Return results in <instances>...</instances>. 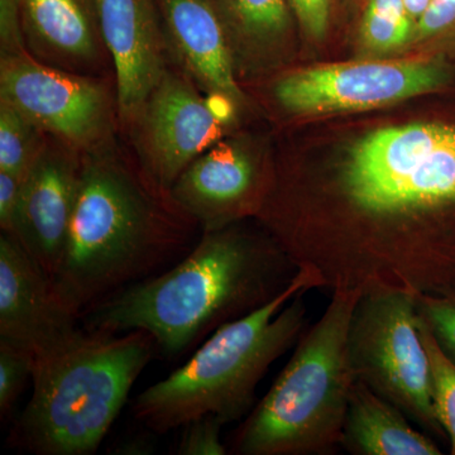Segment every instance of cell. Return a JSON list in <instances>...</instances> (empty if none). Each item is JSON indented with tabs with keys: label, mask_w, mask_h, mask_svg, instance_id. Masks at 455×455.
Returning <instances> with one entry per match:
<instances>
[{
	"label": "cell",
	"mask_w": 455,
	"mask_h": 455,
	"mask_svg": "<svg viewBox=\"0 0 455 455\" xmlns=\"http://www.w3.org/2000/svg\"><path fill=\"white\" fill-rule=\"evenodd\" d=\"M455 28V0H433L430 7L416 22V40H427Z\"/></svg>",
	"instance_id": "obj_24"
},
{
	"label": "cell",
	"mask_w": 455,
	"mask_h": 455,
	"mask_svg": "<svg viewBox=\"0 0 455 455\" xmlns=\"http://www.w3.org/2000/svg\"><path fill=\"white\" fill-rule=\"evenodd\" d=\"M229 99H204L180 77L164 75L142 112L147 176L164 190L220 140L232 116Z\"/></svg>",
	"instance_id": "obj_8"
},
{
	"label": "cell",
	"mask_w": 455,
	"mask_h": 455,
	"mask_svg": "<svg viewBox=\"0 0 455 455\" xmlns=\"http://www.w3.org/2000/svg\"><path fill=\"white\" fill-rule=\"evenodd\" d=\"M447 79V68L440 62H350L287 75L275 86V95L295 114L353 112L433 92Z\"/></svg>",
	"instance_id": "obj_7"
},
{
	"label": "cell",
	"mask_w": 455,
	"mask_h": 455,
	"mask_svg": "<svg viewBox=\"0 0 455 455\" xmlns=\"http://www.w3.org/2000/svg\"><path fill=\"white\" fill-rule=\"evenodd\" d=\"M302 28L311 37L323 38L328 29L331 0H290Z\"/></svg>",
	"instance_id": "obj_25"
},
{
	"label": "cell",
	"mask_w": 455,
	"mask_h": 455,
	"mask_svg": "<svg viewBox=\"0 0 455 455\" xmlns=\"http://www.w3.org/2000/svg\"><path fill=\"white\" fill-rule=\"evenodd\" d=\"M419 331L429 357L434 411L451 442V453L455 455V361L440 347L420 314Z\"/></svg>",
	"instance_id": "obj_18"
},
{
	"label": "cell",
	"mask_w": 455,
	"mask_h": 455,
	"mask_svg": "<svg viewBox=\"0 0 455 455\" xmlns=\"http://www.w3.org/2000/svg\"><path fill=\"white\" fill-rule=\"evenodd\" d=\"M79 315L16 236H0V339L37 355L57 348L80 329Z\"/></svg>",
	"instance_id": "obj_10"
},
{
	"label": "cell",
	"mask_w": 455,
	"mask_h": 455,
	"mask_svg": "<svg viewBox=\"0 0 455 455\" xmlns=\"http://www.w3.org/2000/svg\"><path fill=\"white\" fill-rule=\"evenodd\" d=\"M35 355L28 349L0 339V415H9L22 394L26 382L32 379Z\"/></svg>",
	"instance_id": "obj_21"
},
{
	"label": "cell",
	"mask_w": 455,
	"mask_h": 455,
	"mask_svg": "<svg viewBox=\"0 0 455 455\" xmlns=\"http://www.w3.org/2000/svg\"><path fill=\"white\" fill-rule=\"evenodd\" d=\"M171 37L197 82L232 101L243 99L232 50L212 0H161Z\"/></svg>",
	"instance_id": "obj_14"
},
{
	"label": "cell",
	"mask_w": 455,
	"mask_h": 455,
	"mask_svg": "<svg viewBox=\"0 0 455 455\" xmlns=\"http://www.w3.org/2000/svg\"><path fill=\"white\" fill-rule=\"evenodd\" d=\"M362 290L331 291L319 320L302 333L291 358L239 427V455H323L340 448L355 376L348 331Z\"/></svg>",
	"instance_id": "obj_5"
},
{
	"label": "cell",
	"mask_w": 455,
	"mask_h": 455,
	"mask_svg": "<svg viewBox=\"0 0 455 455\" xmlns=\"http://www.w3.org/2000/svg\"><path fill=\"white\" fill-rule=\"evenodd\" d=\"M396 406L355 381L340 447L355 455H440L438 445Z\"/></svg>",
	"instance_id": "obj_15"
},
{
	"label": "cell",
	"mask_w": 455,
	"mask_h": 455,
	"mask_svg": "<svg viewBox=\"0 0 455 455\" xmlns=\"http://www.w3.org/2000/svg\"><path fill=\"white\" fill-rule=\"evenodd\" d=\"M98 25L116 66L125 118L142 112L164 79L163 42L152 0H94Z\"/></svg>",
	"instance_id": "obj_13"
},
{
	"label": "cell",
	"mask_w": 455,
	"mask_h": 455,
	"mask_svg": "<svg viewBox=\"0 0 455 455\" xmlns=\"http://www.w3.org/2000/svg\"><path fill=\"white\" fill-rule=\"evenodd\" d=\"M154 344L143 331H79L35 357L31 398L11 442L41 455L95 453L151 361Z\"/></svg>",
	"instance_id": "obj_4"
},
{
	"label": "cell",
	"mask_w": 455,
	"mask_h": 455,
	"mask_svg": "<svg viewBox=\"0 0 455 455\" xmlns=\"http://www.w3.org/2000/svg\"><path fill=\"white\" fill-rule=\"evenodd\" d=\"M431 2H433V0H403L407 13H409L410 17L415 20V23L418 22L425 12L427 11V8L430 7Z\"/></svg>",
	"instance_id": "obj_28"
},
{
	"label": "cell",
	"mask_w": 455,
	"mask_h": 455,
	"mask_svg": "<svg viewBox=\"0 0 455 455\" xmlns=\"http://www.w3.org/2000/svg\"><path fill=\"white\" fill-rule=\"evenodd\" d=\"M224 29L254 47L277 41L289 27L287 0H212Z\"/></svg>",
	"instance_id": "obj_17"
},
{
	"label": "cell",
	"mask_w": 455,
	"mask_h": 455,
	"mask_svg": "<svg viewBox=\"0 0 455 455\" xmlns=\"http://www.w3.org/2000/svg\"><path fill=\"white\" fill-rule=\"evenodd\" d=\"M188 220L182 211H164L121 164L89 160L80 169L68 243L52 278L57 293L80 316L123 287L151 277L187 248L181 221Z\"/></svg>",
	"instance_id": "obj_2"
},
{
	"label": "cell",
	"mask_w": 455,
	"mask_h": 455,
	"mask_svg": "<svg viewBox=\"0 0 455 455\" xmlns=\"http://www.w3.org/2000/svg\"><path fill=\"white\" fill-rule=\"evenodd\" d=\"M224 424L215 416H204L182 427L176 449L179 455H226L228 449L220 438Z\"/></svg>",
	"instance_id": "obj_23"
},
{
	"label": "cell",
	"mask_w": 455,
	"mask_h": 455,
	"mask_svg": "<svg viewBox=\"0 0 455 455\" xmlns=\"http://www.w3.org/2000/svg\"><path fill=\"white\" fill-rule=\"evenodd\" d=\"M299 271L271 235L232 226L208 230L169 271L132 283L90 307L86 331H143L164 355L176 357L276 298Z\"/></svg>",
	"instance_id": "obj_1"
},
{
	"label": "cell",
	"mask_w": 455,
	"mask_h": 455,
	"mask_svg": "<svg viewBox=\"0 0 455 455\" xmlns=\"http://www.w3.org/2000/svg\"><path fill=\"white\" fill-rule=\"evenodd\" d=\"M315 289V277L300 268L276 298L218 328L184 366L140 394L133 407L137 420L157 434L204 416L224 425L241 421L268 368L304 333V295Z\"/></svg>",
	"instance_id": "obj_3"
},
{
	"label": "cell",
	"mask_w": 455,
	"mask_h": 455,
	"mask_svg": "<svg viewBox=\"0 0 455 455\" xmlns=\"http://www.w3.org/2000/svg\"><path fill=\"white\" fill-rule=\"evenodd\" d=\"M22 182V176L0 171V227L4 235H14Z\"/></svg>",
	"instance_id": "obj_26"
},
{
	"label": "cell",
	"mask_w": 455,
	"mask_h": 455,
	"mask_svg": "<svg viewBox=\"0 0 455 455\" xmlns=\"http://www.w3.org/2000/svg\"><path fill=\"white\" fill-rule=\"evenodd\" d=\"M416 293L377 287L353 311L348 352L353 373L421 430L442 436L431 400L429 357L419 331Z\"/></svg>",
	"instance_id": "obj_6"
},
{
	"label": "cell",
	"mask_w": 455,
	"mask_h": 455,
	"mask_svg": "<svg viewBox=\"0 0 455 455\" xmlns=\"http://www.w3.org/2000/svg\"><path fill=\"white\" fill-rule=\"evenodd\" d=\"M0 92L36 127L66 142L90 145L107 130L108 100L98 84L38 64L23 52L3 59Z\"/></svg>",
	"instance_id": "obj_9"
},
{
	"label": "cell",
	"mask_w": 455,
	"mask_h": 455,
	"mask_svg": "<svg viewBox=\"0 0 455 455\" xmlns=\"http://www.w3.org/2000/svg\"><path fill=\"white\" fill-rule=\"evenodd\" d=\"M20 0H0V32L2 44L11 53L22 52V36L20 31Z\"/></svg>",
	"instance_id": "obj_27"
},
{
	"label": "cell",
	"mask_w": 455,
	"mask_h": 455,
	"mask_svg": "<svg viewBox=\"0 0 455 455\" xmlns=\"http://www.w3.org/2000/svg\"><path fill=\"white\" fill-rule=\"evenodd\" d=\"M418 311L440 347L455 361V293H416Z\"/></svg>",
	"instance_id": "obj_22"
},
{
	"label": "cell",
	"mask_w": 455,
	"mask_h": 455,
	"mask_svg": "<svg viewBox=\"0 0 455 455\" xmlns=\"http://www.w3.org/2000/svg\"><path fill=\"white\" fill-rule=\"evenodd\" d=\"M170 194L205 232L221 229L262 209V172L250 152L235 143L218 142L182 171Z\"/></svg>",
	"instance_id": "obj_11"
},
{
	"label": "cell",
	"mask_w": 455,
	"mask_h": 455,
	"mask_svg": "<svg viewBox=\"0 0 455 455\" xmlns=\"http://www.w3.org/2000/svg\"><path fill=\"white\" fill-rule=\"evenodd\" d=\"M415 20L403 0H367L362 17V40L374 51H391L405 44L415 31Z\"/></svg>",
	"instance_id": "obj_19"
},
{
	"label": "cell",
	"mask_w": 455,
	"mask_h": 455,
	"mask_svg": "<svg viewBox=\"0 0 455 455\" xmlns=\"http://www.w3.org/2000/svg\"><path fill=\"white\" fill-rule=\"evenodd\" d=\"M80 169L61 152L41 151L23 178L13 236L51 281L68 243Z\"/></svg>",
	"instance_id": "obj_12"
},
{
	"label": "cell",
	"mask_w": 455,
	"mask_h": 455,
	"mask_svg": "<svg viewBox=\"0 0 455 455\" xmlns=\"http://www.w3.org/2000/svg\"><path fill=\"white\" fill-rule=\"evenodd\" d=\"M29 28L51 50L71 59L95 55V18L88 0H20Z\"/></svg>",
	"instance_id": "obj_16"
},
{
	"label": "cell",
	"mask_w": 455,
	"mask_h": 455,
	"mask_svg": "<svg viewBox=\"0 0 455 455\" xmlns=\"http://www.w3.org/2000/svg\"><path fill=\"white\" fill-rule=\"evenodd\" d=\"M36 127L17 108L2 100L0 104V171L25 178L37 158Z\"/></svg>",
	"instance_id": "obj_20"
}]
</instances>
